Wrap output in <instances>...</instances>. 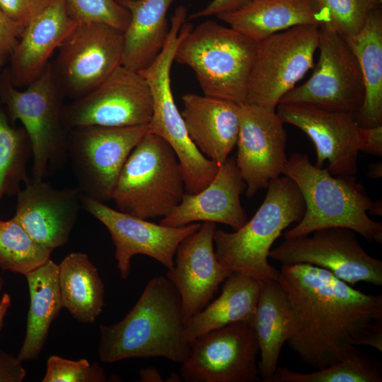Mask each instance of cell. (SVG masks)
I'll list each match as a JSON object with an SVG mask.
<instances>
[{
  "label": "cell",
  "mask_w": 382,
  "mask_h": 382,
  "mask_svg": "<svg viewBox=\"0 0 382 382\" xmlns=\"http://www.w3.org/2000/svg\"><path fill=\"white\" fill-rule=\"evenodd\" d=\"M43 382H103L105 372L98 363L91 364L84 359L74 361L52 355L47 362Z\"/></svg>",
  "instance_id": "obj_36"
},
{
  "label": "cell",
  "mask_w": 382,
  "mask_h": 382,
  "mask_svg": "<svg viewBox=\"0 0 382 382\" xmlns=\"http://www.w3.org/2000/svg\"><path fill=\"white\" fill-rule=\"evenodd\" d=\"M362 74L364 96L354 117L361 127L382 125V11H373L357 34L345 36Z\"/></svg>",
  "instance_id": "obj_28"
},
{
  "label": "cell",
  "mask_w": 382,
  "mask_h": 382,
  "mask_svg": "<svg viewBox=\"0 0 382 382\" xmlns=\"http://www.w3.org/2000/svg\"><path fill=\"white\" fill-rule=\"evenodd\" d=\"M185 193L175 151L161 137L147 132L127 158L112 200L117 210L150 219L168 215Z\"/></svg>",
  "instance_id": "obj_6"
},
{
  "label": "cell",
  "mask_w": 382,
  "mask_h": 382,
  "mask_svg": "<svg viewBox=\"0 0 382 382\" xmlns=\"http://www.w3.org/2000/svg\"><path fill=\"white\" fill-rule=\"evenodd\" d=\"M262 282L238 272L224 282L221 294L187 323L189 342L215 329L238 322L253 323Z\"/></svg>",
  "instance_id": "obj_27"
},
{
  "label": "cell",
  "mask_w": 382,
  "mask_h": 382,
  "mask_svg": "<svg viewBox=\"0 0 382 382\" xmlns=\"http://www.w3.org/2000/svg\"><path fill=\"white\" fill-rule=\"evenodd\" d=\"M279 272L294 320L287 343L303 363L323 369L357 345L382 351L381 294L361 291L308 264L282 265Z\"/></svg>",
  "instance_id": "obj_1"
},
{
  "label": "cell",
  "mask_w": 382,
  "mask_h": 382,
  "mask_svg": "<svg viewBox=\"0 0 382 382\" xmlns=\"http://www.w3.org/2000/svg\"><path fill=\"white\" fill-rule=\"evenodd\" d=\"M327 15L328 24L344 36L357 34L375 9L381 7L378 0H316Z\"/></svg>",
  "instance_id": "obj_34"
},
{
  "label": "cell",
  "mask_w": 382,
  "mask_h": 382,
  "mask_svg": "<svg viewBox=\"0 0 382 382\" xmlns=\"http://www.w3.org/2000/svg\"><path fill=\"white\" fill-rule=\"evenodd\" d=\"M11 299L9 294L5 293L0 299V315L6 313L11 306Z\"/></svg>",
  "instance_id": "obj_44"
},
{
  "label": "cell",
  "mask_w": 382,
  "mask_h": 382,
  "mask_svg": "<svg viewBox=\"0 0 382 382\" xmlns=\"http://www.w3.org/2000/svg\"><path fill=\"white\" fill-rule=\"evenodd\" d=\"M276 111L284 123L302 130L313 141L316 166L328 162L333 175H354L361 144V127L354 113L325 109L306 103H279Z\"/></svg>",
  "instance_id": "obj_17"
},
{
  "label": "cell",
  "mask_w": 382,
  "mask_h": 382,
  "mask_svg": "<svg viewBox=\"0 0 382 382\" xmlns=\"http://www.w3.org/2000/svg\"><path fill=\"white\" fill-rule=\"evenodd\" d=\"M62 96L50 63L25 91L12 84L6 71L0 78V99L11 120H19L29 138L35 180H45L67 158L69 131L62 120Z\"/></svg>",
  "instance_id": "obj_7"
},
{
  "label": "cell",
  "mask_w": 382,
  "mask_h": 382,
  "mask_svg": "<svg viewBox=\"0 0 382 382\" xmlns=\"http://www.w3.org/2000/svg\"><path fill=\"white\" fill-rule=\"evenodd\" d=\"M245 188L236 159L228 157L208 185L195 194L185 192L180 204L159 224L177 227L207 221L237 230L248 221L240 199Z\"/></svg>",
  "instance_id": "obj_21"
},
{
  "label": "cell",
  "mask_w": 382,
  "mask_h": 382,
  "mask_svg": "<svg viewBox=\"0 0 382 382\" xmlns=\"http://www.w3.org/2000/svg\"><path fill=\"white\" fill-rule=\"evenodd\" d=\"M269 257L282 265L308 264L325 269L352 286L360 282L382 285L381 260L369 255L356 233L347 228H324L306 236L284 238L271 249Z\"/></svg>",
  "instance_id": "obj_14"
},
{
  "label": "cell",
  "mask_w": 382,
  "mask_h": 382,
  "mask_svg": "<svg viewBox=\"0 0 382 382\" xmlns=\"http://www.w3.org/2000/svg\"><path fill=\"white\" fill-rule=\"evenodd\" d=\"M216 229L215 223L202 222L180 243L174 266L166 272V277L180 295L187 323L212 300L219 285L232 273L216 257Z\"/></svg>",
  "instance_id": "obj_19"
},
{
  "label": "cell",
  "mask_w": 382,
  "mask_h": 382,
  "mask_svg": "<svg viewBox=\"0 0 382 382\" xmlns=\"http://www.w3.org/2000/svg\"><path fill=\"white\" fill-rule=\"evenodd\" d=\"M71 16L78 23H100L122 33L130 21V13L116 0H65Z\"/></svg>",
  "instance_id": "obj_35"
},
{
  "label": "cell",
  "mask_w": 382,
  "mask_h": 382,
  "mask_svg": "<svg viewBox=\"0 0 382 382\" xmlns=\"http://www.w3.org/2000/svg\"><path fill=\"white\" fill-rule=\"evenodd\" d=\"M359 151L382 156V125L361 127V144Z\"/></svg>",
  "instance_id": "obj_41"
},
{
  "label": "cell",
  "mask_w": 382,
  "mask_h": 382,
  "mask_svg": "<svg viewBox=\"0 0 382 382\" xmlns=\"http://www.w3.org/2000/svg\"><path fill=\"white\" fill-rule=\"evenodd\" d=\"M6 313H2L0 315V331L4 323V319Z\"/></svg>",
  "instance_id": "obj_47"
},
{
  "label": "cell",
  "mask_w": 382,
  "mask_h": 382,
  "mask_svg": "<svg viewBox=\"0 0 382 382\" xmlns=\"http://www.w3.org/2000/svg\"><path fill=\"white\" fill-rule=\"evenodd\" d=\"M382 4V0H378Z\"/></svg>",
  "instance_id": "obj_50"
},
{
  "label": "cell",
  "mask_w": 382,
  "mask_h": 382,
  "mask_svg": "<svg viewBox=\"0 0 382 382\" xmlns=\"http://www.w3.org/2000/svg\"><path fill=\"white\" fill-rule=\"evenodd\" d=\"M185 20L183 13H173L162 50L148 67L139 72L146 81L153 99L148 132L170 146L182 168L185 192L195 194L213 180L219 166L204 156L190 139L172 93L170 70Z\"/></svg>",
  "instance_id": "obj_8"
},
{
  "label": "cell",
  "mask_w": 382,
  "mask_h": 382,
  "mask_svg": "<svg viewBox=\"0 0 382 382\" xmlns=\"http://www.w3.org/2000/svg\"><path fill=\"white\" fill-rule=\"evenodd\" d=\"M52 0H0V8L13 21L25 28Z\"/></svg>",
  "instance_id": "obj_37"
},
{
  "label": "cell",
  "mask_w": 382,
  "mask_h": 382,
  "mask_svg": "<svg viewBox=\"0 0 382 382\" xmlns=\"http://www.w3.org/2000/svg\"><path fill=\"white\" fill-rule=\"evenodd\" d=\"M24 276L29 288L30 307L25 338L18 354L22 361L38 357L50 325L62 308L57 264L50 258Z\"/></svg>",
  "instance_id": "obj_29"
},
{
  "label": "cell",
  "mask_w": 382,
  "mask_h": 382,
  "mask_svg": "<svg viewBox=\"0 0 382 382\" xmlns=\"http://www.w3.org/2000/svg\"><path fill=\"white\" fill-rule=\"evenodd\" d=\"M381 363L354 347L340 360L316 371L277 368L272 382H381Z\"/></svg>",
  "instance_id": "obj_31"
},
{
  "label": "cell",
  "mask_w": 382,
  "mask_h": 382,
  "mask_svg": "<svg viewBox=\"0 0 382 382\" xmlns=\"http://www.w3.org/2000/svg\"><path fill=\"white\" fill-rule=\"evenodd\" d=\"M175 0H134L122 4L130 13L123 32L122 65L141 71L162 50L169 28L168 11Z\"/></svg>",
  "instance_id": "obj_25"
},
{
  "label": "cell",
  "mask_w": 382,
  "mask_h": 382,
  "mask_svg": "<svg viewBox=\"0 0 382 382\" xmlns=\"http://www.w3.org/2000/svg\"><path fill=\"white\" fill-rule=\"evenodd\" d=\"M52 252L35 242L14 217L0 219L2 270L25 275L48 260Z\"/></svg>",
  "instance_id": "obj_33"
},
{
  "label": "cell",
  "mask_w": 382,
  "mask_h": 382,
  "mask_svg": "<svg viewBox=\"0 0 382 382\" xmlns=\"http://www.w3.org/2000/svg\"><path fill=\"white\" fill-rule=\"evenodd\" d=\"M26 376L22 361L0 352V382H21Z\"/></svg>",
  "instance_id": "obj_39"
},
{
  "label": "cell",
  "mask_w": 382,
  "mask_h": 382,
  "mask_svg": "<svg viewBox=\"0 0 382 382\" xmlns=\"http://www.w3.org/2000/svg\"><path fill=\"white\" fill-rule=\"evenodd\" d=\"M16 195L13 216L38 244L52 251L66 244L82 208L77 187L58 189L30 178Z\"/></svg>",
  "instance_id": "obj_20"
},
{
  "label": "cell",
  "mask_w": 382,
  "mask_h": 382,
  "mask_svg": "<svg viewBox=\"0 0 382 382\" xmlns=\"http://www.w3.org/2000/svg\"><path fill=\"white\" fill-rule=\"evenodd\" d=\"M257 42L209 20L196 28L183 24L174 61L195 74L203 95L241 105L246 102Z\"/></svg>",
  "instance_id": "obj_5"
},
{
  "label": "cell",
  "mask_w": 382,
  "mask_h": 382,
  "mask_svg": "<svg viewBox=\"0 0 382 382\" xmlns=\"http://www.w3.org/2000/svg\"><path fill=\"white\" fill-rule=\"evenodd\" d=\"M123 33L100 23H78L57 48L51 68L62 94L79 98L122 65Z\"/></svg>",
  "instance_id": "obj_12"
},
{
  "label": "cell",
  "mask_w": 382,
  "mask_h": 382,
  "mask_svg": "<svg viewBox=\"0 0 382 382\" xmlns=\"http://www.w3.org/2000/svg\"><path fill=\"white\" fill-rule=\"evenodd\" d=\"M139 379L142 382H163L164 380L155 367L141 369L139 372Z\"/></svg>",
  "instance_id": "obj_42"
},
{
  "label": "cell",
  "mask_w": 382,
  "mask_h": 382,
  "mask_svg": "<svg viewBox=\"0 0 382 382\" xmlns=\"http://www.w3.org/2000/svg\"><path fill=\"white\" fill-rule=\"evenodd\" d=\"M116 1L122 4L125 3V2L131 1H134V0H116Z\"/></svg>",
  "instance_id": "obj_49"
},
{
  "label": "cell",
  "mask_w": 382,
  "mask_h": 382,
  "mask_svg": "<svg viewBox=\"0 0 382 382\" xmlns=\"http://www.w3.org/2000/svg\"><path fill=\"white\" fill-rule=\"evenodd\" d=\"M77 24L65 0H52L25 28L9 59L6 72L12 84L17 88L27 86L36 80L48 66L54 51Z\"/></svg>",
  "instance_id": "obj_22"
},
{
  "label": "cell",
  "mask_w": 382,
  "mask_h": 382,
  "mask_svg": "<svg viewBox=\"0 0 382 382\" xmlns=\"http://www.w3.org/2000/svg\"><path fill=\"white\" fill-rule=\"evenodd\" d=\"M371 213V214H374L376 216H381L382 214V207H381V202H373V204L369 212Z\"/></svg>",
  "instance_id": "obj_45"
},
{
  "label": "cell",
  "mask_w": 382,
  "mask_h": 382,
  "mask_svg": "<svg viewBox=\"0 0 382 382\" xmlns=\"http://www.w3.org/2000/svg\"><path fill=\"white\" fill-rule=\"evenodd\" d=\"M147 126H83L69 131L67 158L83 196L104 203L112 200L120 173Z\"/></svg>",
  "instance_id": "obj_9"
},
{
  "label": "cell",
  "mask_w": 382,
  "mask_h": 382,
  "mask_svg": "<svg viewBox=\"0 0 382 382\" xmlns=\"http://www.w3.org/2000/svg\"><path fill=\"white\" fill-rule=\"evenodd\" d=\"M253 325L260 353L259 374L264 382H272L282 349L294 330L291 311L278 280L262 284Z\"/></svg>",
  "instance_id": "obj_26"
},
{
  "label": "cell",
  "mask_w": 382,
  "mask_h": 382,
  "mask_svg": "<svg viewBox=\"0 0 382 382\" xmlns=\"http://www.w3.org/2000/svg\"><path fill=\"white\" fill-rule=\"evenodd\" d=\"M24 29L0 8V68L10 59Z\"/></svg>",
  "instance_id": "obj_38"
},
{
  "label": "cell",
  "mask_w": 382,
  "mask_h": 382,
  "mask_svg": "<svg viewBox=\"0 0 382 382\" xmlns=\"http://www.w3.org/2000/svg\"><path fill=\"white\" fill-rule=\"evenodd\" d=\"M318 41L319 26L301 25L257 42L245 103L276 109L313 67Z\"/></svg>",
  "instance_id": "obj_10"
},
{
  "label": "cell",
  "mask_w": 382,
  "mask_h": 382,
  "mask_svg": "<svg viewBox=\"0 0 382 382\" xmlns=\"http://www.w3.org/2000/svg\"><path fill=\"white\" fill-rule=\"evenodd\" d=\"M153 113L150 88L139 71L122 65L87 94L64 105L66 129L83 126L148 125Z\"/></svg>",
  "instance_id": "obj_13"
},
{
  "label": "cell",
  "mask_w": 382,
  "mask_h": 382,
  "mask_svg": "<svg viewBox=\"0 0 382 382\" xmlns=\"http://www.w3.org/2000/svg\"><path fill=\"white\" fill-rule=\"evenodd\" d=\"M180 295L166 276L151 279L120 321L100 326L98 355L105 363L165 357L183 364L190 352Z\"/></svg>",
  "instance_id": "obj_2"
},
{
  "label": "cell",
  "mask_w": 382,
  "mask_h": 382,
  "mask_svg": "<svg viewBox=\"0 0 382 382\" xmlns=\"http://www.w3.org/2000/svg\"><path fill=\"white\" fill-rule=\"evenodd\" d=\"M253 0H212L203 9L193 13L190 19H197L209 16H217L220 14L237 10Z\"/></svg>",
  "instance_id": "obj_40"
},
{
  "label": "cell",
  "mask_w": 382,
  "mask_h": 382,
  "mask_svg": "<svg viewBox=\"0 0 382 382\" xmlns=\"http://www.w3.org/2000/svg\"><path fill=\"white\" fill-rule=\"evenodd\" d=\"M32 150L25 129L15 128L0 106V203L5 196L16 195L30 178L27 164Z\"/></svg>",
  "instance_id": "obj_32"
},
{
  "label": "cell",
  "mask_w": 382,
  "mask_h": 382,
  "mask_svg": "<svg viewBox=\"0 0 382 382\" xmlns=\"http://www.w3.org/2000/svg\"><path fill=\"white\" fill-rule=\"evenodd\" d=\"M258 352L253 323L236 322L192 341L180 374L186 382L260 381Z\"/></svg>",
  "instance_id": "obj_15"
},
{
  "label": "cell",
  "mask_w": 382,
  "mask_h": 382,
  "mask_svg": "<svg viewBox=\"0 0 382 382\" xmlns=\"http://www.w3.org/2000/svg\"><path fill=\"white\" fill-rule=\"evenodd\" d=\"M372 179H378L382 176V164L381 162H377L369 166L367 173Z\"/></svg>",
  "instance_id": "obj_43"
},
{
  "label": "cell",
  "mask_w": 382,
  "mask_h": 382,
  "mask_svg": "<svg viewBox=\"0 0 382 382\" xmlns=\"http://www.w3.org/2000/svg\"><path fill=\"white\" fill-rule=\"evenodd\" d=\"M265 197L253 216L233 232L216 229L215 253L231 272L261 282L278 280L280 272L268 262L269 253L282 231L299 222L305 212L303 197L288 177H278L267 186Z\"/></svg>",
  "instance_id": "obj_4"
},
{
  "label": "cell",
  "mask_w": 382,
  "mask_h": 382,
  "mask_svg": "<svg viewBox=\"0 0 382 382\" xmlns=\"http://www.w3.org/2000/svg\"><path fill=\"white\" fill-rule=\"evenodd\" d=\"M62 307L81 323H92L103 311L105 289L99 273L83 253H71L58 265Z\"/></svg>",
  "instance_id": "obj_30"
},
{
  "label": "cell",
  "mask_w": 382,
  "mask_h": 382,
  "mask_svg": "<svg viewBox=\"0 0 382 382\" xmlns=\"http://www.w3.org/2000/svg\"><path fill=\"white\" fill-rule=\"evenodd\" d=\"M81 204L110 233L115 248L117 267L123 279L129 277L131 260L137 255L149 256L167 270L172 269L180 243L201 226L199 222L177 227L157 224L83 195Z\"/></svg>",
  "instance_id": "obj_16"
},
{
  "label": "cell",
  "mask_w": 382,
  "mask_h": 382,
  "mask_svg": "<svg viewBox=\"0 0 382 382\" xmlns=\"http://www.w3.org/2000/svg\"><path fill=\"white\" fill-rule=\"evenodd\" d=\"M216 17L256 42L295 26L328 23L316 0H253Z\"/></svg>",
  "instance_id": "obj_24"
},
{
  "label": "cell",
  "mask_w": 382,
  "mask_h": 382,
  "mask_svg": "<svg viewBox=\"0 0 382 382\" xmlns=\"http://www.w3.org/2000/svg\"><path fill=\"white\" fill-rule=\"evenodd\" d=\"M182 100L180 113L190 139L204 156L221 166L237 143L239 105L195 93L184 94Z\"/></svg>",
  "instance_id": "obj_23"
},
{
  "label": "cell",
  "mask_w": 382,
  "mask_h": 382,
  "mask_svg": "<svg viewBox=\"0 0 382 382\" xmlns=\"http://www.w3.org/2000/svg\"><path fill=\"white\" fill-rule=\"evenodd\" d=\"M236 166L253 197L279 177L287 160L286 133L276 109L244 103L239 105Z\"/></svg>",
  "instance_id": "obj_18"
},
{
  "label": "cell",
  "mask_w": 382,
  "mask_h": 382,
  "mask_svg": "<svg viewBox=\"0 0 382 382\" xmlns=\"http://www.w3.org/2000/svg\"><path fill=\"white\" fill-rule=\"evenodd\" d=\"M182 379L183 378L180 373L178 374L176 372H173L168 376V377L166 378L165 381L167 382H180L182 381Z\"/></svg>",
  "instance_id": "obj_46"
},
{
  "label": "cell",
  "mask_w": 382,
  "mask_h": 382,
  "mask_svg": "<svg viewBox=\"0 0 382 382\" xmlns=\"http://www.w3.org/2000/svg\"><path fill=\"white\" fill-rule=\"evenodd\" d=\"M319 58L311 77L286 93L279 103H306L355 113L364 96L358 60L345 37L327 25L319 27Z\"/></svg>",
  "instance_id": "obj_11"
},
{
  "label": "cell",
  "mask_w": 382,
  "mask_h": 382,
  "mask_svg": "<svg viewBox=\"0 0 382 382\" xmlns=\"http://www.w3.org/2000/svg\"><path fill=\"white\" fill-rule=\"evenodd\" d=\"M282 174L295 183L306 208L297 224L284 233V238L342 227L369 241L382 243V224L368 214L374 202L354 175H333L327 168L312 164L307 154L299 152L287 158Z\"/></svg>",
  "instance_id": "obj_3"
},
{
  "label": "cell",
  "mask_w": 382,
  "mask_h": 382,
  "mask_svg": "<svg viewBox=\"0 0 382 382\" xmlns=\"http://www.w3.org/2000/svg\"><path fill=\"white\" fill-rule=\"evenodd\" d=\"M4 285V279L1 276H0V291L1 290Z\"/></svg>",
  "instance_id": "obj_48"
}]
</instances>
